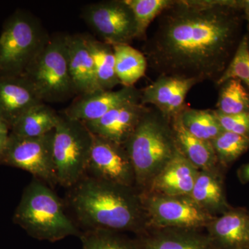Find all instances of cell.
<instances>
[{
    "label": "cell",
    "instance_id": "d6a6232c",
    "mask_svg": "<svg viewBox=\"0 0 249 249\" xmlns=\"http://www.w3.org/2000/svg\"><path fill=\"white\" fill-rule=\"evenodd\" d=\"M240 7L243 12L245 20L247 22V29L249 34V0H240Z\"/></svg>",
    "mask_w": 249,
    "mask_h": 249
},
{
    "label": "cell",
    "instance_id": "d590c367",
    "mask_svg": "<svg viewBox=\"0 0 249 249\" xmlns=\"http://www.w3.org/2000/svg\"><path fill=\"white\" fill-rule=\"evenodd\" d=\"M247 34H248V35H249V33H247Z\"/></svg>",
    "mask_w": 249,
    "mask_h": 249
},
{
    "label": "cell",
    "instance_id": "d4e9b609",
    "mask_svg": "<svg viewBox=\"0 0 249 249\" xmlns=\"http://www.w3.org/2000/svg\"><path fill=\"white\" fill-rule=\"evenodd\" d=\"M183 127L201 140L211 142L224 132L214 110L186 107L178 114Z\"/></svg>",
    "mask_w": 249,
    "mask_h": 249
},
{
    "label": "cell",
    "instance_id": "e0dca14e",
    "mask_svg": "<svg viewBox=\"0 0 249 249\" xmlns=\"http://www.w3.org/2000/svg\"><path fill=\"white\" fill-rule=\"evenodd\" d=\"M199 171L178 150L173 160L154 178L146 191L141 194L191 196Z\"/></svg>",
    "mask_w": 249,
    "mask_h": 249
},
{
    "label": "cell",
    "instance_id": "7c38bea8",
    "mask_svg": "<svg viewBox=\"0 0 249 249\" xmlns=\"http://www.w3.org/2000/svg\"><path fill=\"white\" fill-rule=\"evenodd\" d=\"M141 103V90L123 87L119 90H98L78 96L63 114L73 120L90 122L101 119L111 109L126 103Z\"/></svg>",
    "mask_w": 249,
    "mask_h": 249
},
{
    "label": "cell",
    "instance_id": "5b68a950",
    "mask_svg": "<svg viewBox=\"0 0 249 249\" xmlns=\"http://www.w3.org/2000/svg\"><path fill=\"white\" fill-rule=\"evenodd\" d=\"M22 76L44 102H60L75 95L69 71L65 35L48 36Z\"/></svg>",
    "mask_w": 249,
    "mask_h": 249
},
{
    "label": "cell",
    "instance_id": "4fadbf2b",
    "mask_svg": "<svg viewBox=\"0 0 249 249\" xmlns=\"http://www.w3.org/2000/svg\"><path fill=\"white\" fill-rule=\"evenodd\" d=\"M197 81L191 78L160 76L141 90V103L151 105L172 121L186 107L187 94Z\"/></svg>",
    "mask_w": 249,
    "mask_h": 249
},
{
    "label": "cell",
    "instance_id": "52a82bcc",
    "mask_svg": "<svg viewBox=\"0 0 249 249\" xmlns=\"http://www.w3.org/2000/svg\"><path fill=\"white\" fill-rule=\"evenodd\" d=\"M93 134L84 123L60 114L54 129L53 153L58 183L71 188L87 171Z\"/></svg>",
    "mask_w": 249,
    "mask_h": 249
},
{
    "label": "cell",
    "instance_id": "484cf974",
    "mask_svg": "<svg viewBox=\"0 0 249 249\" xmlns=\"http://www.w3.org/2000/svg\"><path fill=\"white\" fill-rule=\"evenodd\" d=\"M216 110L226 115L249 113V91L238 80H229L219 86Z\"/></svg>",
    "mask_w": 249,
    "mask_h": 249
},
{
    "label": "cell",
    "instance_id": "7402d4cb",
    "mask_svg": "<svg viewBox=\"0 0 249 249\" xmlns=\"http://www.w3.org/2000/svg\"><path fill=\"white\" fill-rule=\"evenodd\" d=\"M60 118L45 103L31 108L14 124L11 133L23 137H39L55 129Z\"/></svg>",
    "mask_w": 249,
    "mask_h": 249
},
{
    "label": "cell",
    "instance_id": "83f0119b",
    "mask_svg": "<svg viewBox=\"0 0 249 249\" xmlns=\"http://www.w3.org/2000/svg\"><path fill=\"white\" fill-rule=\"evenodd\" d=\"M215 152L218 164L227 167L249 150V137L224 132L211 141Z\"/></svg>",
    "mask_w": 249,
    "mask_h": 249
},
{
    "label": "cell",
    "instance_id": "ac0fdd59",
    "mask_svg": "<svg viewBox=\"0 0 249 249\" xmlns=\"http://www.w3.org/2000/svg\"><path fill=\"white\" fill-rule=\"evenodd\" d=\"M217 249H249V213L231 208L206 228Z\"/></svg>",
    "mask_w": 249,
    "mask_h": 249
},
{
    "label": "cell",
    "instance_id": "5bb4252c",
    "mask_svg": "<svg viewBox=\"0 0 249 249\" xmlns=\"http://www.w3.org/2000/svg\"><path fill=\"white\" fill-rule=\"evenodd\" d=\"M147 107L140 102L126 103L111 109L98 120L83 123L94 135L124 145Z\"/></svg>",
    "mask_w": 249,
    "mask_h": 249
},
{
    "label": "cell",
    "instance_id": "3957f363",
    "mask_svg": "<svg viewBox=\"0 0 249 249\" xmlns=\"http://www.w3.org/2000/svg\"><path fill=\"white\" fill-rule=\"evenodd\" d=\"M124 146L133 165L135 184L142 193L178 150L171 121L153 106L147 107Z\"/></svg>",
    "mask_w": 249,
    "mask_h": 249
},
{
    "label": "cell",
    "instance_id": "8992f818",
    "mask_svg": "<svg viewBox=\"0 0 249 249\" xmlns=\"http://www.w3.org/2000/svg\"><path fill=\"white\" fill-rule=\"evenodd\" d=\"M48 36L33 15L21 10L11 15L0 35V76L22 75Z\"/></svg>",
    "mask_w": 249,
    "mask_h": 249
},
{
    "label": "cell",
    "instance_id": "44dd1931",
    "mask_svg": "<svg viewBox=\"0 0 249 249\" xmlns=\"http://www.w3.org/2000/svg\"><path fill=\"white\" fill-rule=\"evenodd\" d=\"M178 150L199 170H217L218 161L211 142L192 135L183 127L178 115L171 121Z\"/></svg>",
    "mask_w": 249,
    "mask_h": 249
},
{
    "label": "cell",
    "instance_id": "4dcf8cb0",
    "mask_svg": "<svg viewBox=\"0 0 249 249\" xmlns=\"http://www.w3.org/2000/svg\"><path fill=\"white\" fill-rule=\"evenodd\" d=\"M223 130L249 137V113L226 115L214 109Z\"/></svg>",
    "mask_w": 249,
    "mask_h": 249
},
{
    "label": "cell",
    "instance_id": "277c9868",
    "mask_svg": "<svg viewBox=\"0 0 249 249\" xmlns=\"http://www.w3.org/2000/svg\"><path fill=\"white\" fill-rule=\"evenodd\" d=\"M14 220L37 240L55 242L79 234L58 196L37 178L24 190Z\"/></svg>",
    "mask_w": 249,
    "mask_h": 249
},
{
    "label": "cell",
    "instance_id": "30bf717a",
    "mask_svg": "<svg viewBox=\"0 0 249 249\" xmlns=\"http://www.w3.org/2000/svg\"><path fill=\"white\" fill-rule=\"evenodd\" d=\"M87 24L109 45L131 42L136 38L133 12L124 0L103 1L87 5L82 10Z\"/></svg>",
    "mask_w": 249,
    "mask_h": 249
},
{
    "label": "cell",
    "instance_id": "ffe728a7",
    "mask_svg": "<svg viewBox=\"0 0 249 249\" xmlns=\"http://www.w3.org/2000/svg\"><path fill=\"white\" fill-rule=\"evenodd\" d=\"M140 243L142 249H217L208 234L191 229H154Z\"/></svg>",
    "mask_w": 249,
    "mask_h": 249
},
{
    "label": "cell",
    "instance_id": "cb8c5ba5",
    "mask_svg": "<svg viewBox=\"0 0 249 249\" xmlns=\"http://www.w3.org/2000/svg\"><path fill=\"white\" fill-rule=\"evenodd\" d=\"M87 45L94 62L96 78L100 88L105 91L113 90L121 85L116 73L115 56L112 46L85 35Z\"/></svg>",
    "mask_w": 249,
    "mask_h": 249
},
{
    "label": "cell",
    "instance_id": "ba28073f",
    "mask_svg": "<svg viewBox=\"0 0 249 249\" xmlns=\"http://www.w3.org/2000/svg\"><path fill=\"white\" fill-rule=\"evenodd\" d=\"M146 214L147 228L153 229H206L214 217L201 209L190 196L141 194Z\"/></svg>",
    "mask_w": 249,
    "mask_h": 249
},
{
    "label": "cell",
    "instance_id": "9c48e42d",
    "mask_svg": "<svg viewBox=\"0 0 249 249\" xmlns=\"http://www.w3.org/2000/svg\"><path fill=\"white\" fill-rule=\"evenodd\" d=\"M54 130L39 137L9 133L0 163L29 172L36 178L53 186L58 183L53 153Z\"/></svg>",
    "mask_w": 249,
    "mask_h": 249
},
{
    "label": "cell",
    "instance_id": "6da1fadb",
    "mask_svg": "<svg viewBox=\"0 0 249 249\" xmlns=\"http://www.w3.org/2000/svg\"><path fill=\"white\" fill-rule=\"evenodd\" d=\"M143 54L160 76L214 84L242 36L240 0H173L157 18Z\"/></svg>",
    "mask_w": 249,
    "mask_h": 249
},
{
    "label": "cell",
    "instance_id": "2e32d148",
    "mask_svg": "<svg viewBox=\"0 0 249 249\" xmlns=\"http://www.w3.org/2000/svg\"><path fill=\"white\" fill-rule=\"evenodd\" d=\"M69 71L75 95L88 94L102 90L96 78L94 62L84 34L65 35Z\"/></svg>",
    "mask_w": 249,
    "mask_h": 249
},
{
    "label": "cell",
    "instance_id": "836d02e7",
    "mask_svg": "<svg viewBox=\"0 0 249 249\" xmlns=\"http://www.w3.org/2000/svg\"><path fill=\"white\" fill-rule=\"evenodd\" d=\"M9 134H0V159H1V156L3 155V152L4 151L6 143H7Z\"/></svg>",
    "mask_w": 249,
    "mask_h": 249
},
{
    "label": "cell",
    "instance_id": "f546056e",
    "mask_svg": "<svg viewBox=\"0 0 249 249\" xmlns=\"http://www.w3.org/2000/svg\"><path fill=\"white\" fill-rule=\"evenodd\" d=\"M229 80H238L249 91V48L248 34H244L233 57L215 83L219 87Z\"/></svg>",
    "mask_w": 249,
    "mask_h": 249
},
{
    "label": "cell",
    "instance_id": "f1b7e54d",
    "mask_svg": "<svg viewBox=\"0 0 249 249\" xmlns=\"http://www.w3.org/2000/svg\"><path fill=\"white\" fill-rule=\"evenodd\" d=\"M82 249H142L140 242L107 230H89L81 236Z\"/></svg>",
    "mask_w": 249,
    "mask_h": 249
},
{
    "label": "cell",
    "instance_id": "d6986e66",
    "mask_svg": "<svg viewBox=\"0 0 249 249\" xmlns=\"http://www.w3.org/2000/svg\"><path fill=\"white\" fill-rule=\"evenodd\" d=\"M190 196L213 217L222 215L232 208L228 203L222 175L217 170H199Z\"/></svg>",
    "mask_w": 249,
    "mask_h": 249
},
{
    "label": "cell",
    "instance_id": "9a60e30c",
    "mask_svg": "<svg viewBox=\"0 0 249 249\" xmlns=\"http://www.w3.org/2000/svg\"><path fill=\"white\" fill-rule=\"evenodd\" d=\"M42 103L45 102L22 75L0 76V118L10 131L24 113Z\"/></svg>",
    "mask_w": 249,
    "mask_h": 249
},
{
    "label": "cell",
    "instance_id": "603a6c76",
    "mask_svg": "<svg viewBox=\"0 0 249 249\" xmlns=\"http://www.w3.org/2000/svg\"><path fill=\"white\" fill-rule=\"evenodd\" d=\"M115 56L116 73L123 87H134L145 76L148 66L142 52L130 45H113Z\"/></svg>",
    "mask_w": 249,
    "mask_h": 249
},
{
    "label": "cell",
    "instance_id": "e575fe53",
    "mask_svg": "<svg viewBox=\"0 0 249 249\" xmlns=\"http://www.w3.org/2000/svg\"><path fill=\"white\" fill-rule=\"evenodd\" d=\"M10 128L8 124L0 118V134H9Z\"/></svg>",
    "mask_w": 249,
    "mask_h": 249
},
{
    "label": "cell",
    "instance_id": "7a4b0ae2",
    "mask_svg": "<svg viewBox=\"0 0 249 249\" xmlns=\"http://www.w3.org/2000/svg\"><path fill=\"white\" fill-rule=\"evenodd\" d=\"M70 202L78 221L90 230L140 232L147 228L141 193L133 187L82 178Z\"/></svg>",
    "mask_w": 249,
    "mask_h": 249
},
{
    "label": "cell",
    "instance_id": "8fae6325",
    "mask_svg": "<svg viewBox=\"0 0 249 249\" xmlns=\"http://www.w3.org/2000/svg\"><path fill=\"white\" fill-rule=\"evenodd\" d=\"M87 171L91 178L134 187L133 165L124 145L93 134V142Z\"/></svg>",
    "mask_w": 249,
    "mask_h": 249
},
{
    "label": "cell",
    "instance_id": "1f68e13d",
    "mask_svg": "<svg viewBox=\"0 0 249 249\" xmlns=\"http://www.w3.org/2000/svg\"><path fill=\"white\" fill-rule=\"evenodd\" d=\"M237 176L241 182L243 183L249 182V163L241 167L237 172Z\"/></svg>",
    "mask_w": 249,
    "mask_h": 249
},
{
    "label": "cell",
    "instance_id": "4316f807",
    "mask_svg": "<svg viewBox=\"0 0 249 249\" xmlns=\"http://www.w3.org/2000/svg\"><path fill=\"white\" fill-rule=\"evenodd\" d=\"M173 0H124L133 12L136 38L144 40L151 23L173 2Z\"/></svg>",
    "mask_w": 249,
    "mask_h": 249
}]
</instances>
